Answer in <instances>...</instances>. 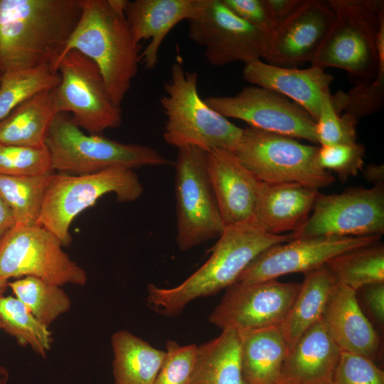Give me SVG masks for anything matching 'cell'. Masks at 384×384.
I'll return each instance as SVG.
<instances>
[{"label": "cell", "mask_w": 384, "mask_h": 384, "mask_svg": "<svg viewBox=\"0 0 384 384\" xmlns=\"http://www.w3.org/2000/svg\"><path fill=\"white\" fill-rule=\"evenodd\" d=\"M82 13V0H0V73L55 70Z\"/></svg>", "instance_id": "obj_1"}, {"label": "cell", "mask_w": 384, "mask_h": 384, "mask_svg": "<svg viewBox=\"0 0 384 384\" xmlns=\"http://www.w3.org/2000/svg\"><path fill=\"white\" fill-rule=\"evenodd\" d=\"M289 240L290 233L270 234L253 220L227 225L201 267L174 287L149 284L146 302L158 314L178 315L196 299L215 294L230 287L261 252Z\"/></svg>", "instance_id": "obj_2"}, {"label": "cell", "mask_w": 384, "mask_h": 384, "mask_svg": "<svg viewBox=\"0 0 384 384\" xmlns=\"http://www.w3.org/2000/svg\"><path fill=\"white\" fill-rule=\"evenodd\" d=\"M70 50L96 64L112 102L120 107L141 61L126 14L115 11L108 0H82L81 16L62 56Z\"/></svg>", "instance_id": "obj_3"}, {"label": "cell", "mask_w": 384, "mask_h": 384, "mask_svg": "<svg viewBox=\"0 0 384 384\" xmlns=\"http://www.w3.org/2000/svg\"><path fill=\"white\" fill-rule=\"evenodd\" d=\"M198 75L186 70L181 60L173 63L164 85L160 103L166 116L163 137L170 146L198 147L206 152H233L243 129L210 107L198 90Z\"/></svg>", "instance_id": "obj_4"}, {"label": "cell", "mask_w": 384, "mask_h": 384, "mask_svg": "<svg viewBox=\"0 0 384 384\" xmlns=\"http://www.w3.org/2000/svg\"><path fill=\"white\" fill-rule=\"evenodd\" d=\"M334 13L331 28L311 65L336 68L358 82L376 76L378 35L384 15L382 0H329Z\"/></svg>", "instance_id": "obj_5"}, {"label": "cell", "mask_w": 384, "mask_h": 384, "mask_svg": "<svg viewBox=\"0 0 384 384\" xmlns=\"http://www.w3.org/2000/svg\"><path fill=\"white\" fill-rule=\"evenodd\" d=\"M46 146L53 170L73 175L90 174L111 168L134 170L174 164L151 146L122 143L102 134H86L68 113L56 115Z\"/></svg>", "instance_id": "obj_6"}, {"label": "cell", "mask_w": 384, "mask_h": 384, "mask_svg": "<svg viewBox=\"0 0 384 384\" xmlns=\"http://www.w3.org/2000/svg\"><path fill=\"white\" fill-rule=\"evenodd\" d=\"M143 192L138 176L128 169L111 168L82 175L53 173L37 225L53 233L63 247L68 246L72 222L97 199L113 193L117 201L131 203Z\"/></svg>", "instance_id": "obj_7"}, {"label": "cell", "mask_w": 384, "mask_h": 384, "mask_svg": "<svg viewBox=\"0 0 384 384\" xmlns=\"http://www.w3.org/2000/svg\"><path fill=\"white\" fill-rule=\"evenodd\" d=\"M318 150L293 137L248 127L233 153L263 183H297L319 190L335 178L319 166Z\"/></svg>", "instance_id": "obj_8"}, {"label": "cell", "mask_w": 384, "mask_h": 384, "mask_svg": "<svg viewBox=\"0 0 384 384\" xmlns=\"http://www.w3.org/2000/svg\"><path fill=\"white\" fill-rule=\"evenodd\" d=\"M59 240L38 225H14L0 239V295L9 279L35 277L58 286H83L85 271L62 249Z\"/></svg>", "instance_id": "obj_9"}, {"label": "cell", "mask_w": 384, "mask_h": 384, "mask_svg": "<svg viewBox=\"0 0 384 384\" xmlns=\"http://www.w3.org/2000/svg\"><path fill=\"white\" fill-rule=\"evenodd\" d=\"M174 165L176 244L187 251L218 238L225 225L208 178L206 152L191 146L178 148Z\"/></svg>", "instance_id": "obj_10"}, {"label": "cell", "mask_w": 384, "mask_h": 384, "mask_svg": "<svg viewBox=\"0 0 384 384\" xmlns=\"http://www.w3.org/2000/svg\"><path fill=\"white\" fill-rule=\"evenodd\" d=\"M56 70L60 82L55 88V97L59 113L70 112L80 129L92 134H101L122 124V110L112 102L92 60L70 50L58 60Z\"/></svg>", "instance_id": "obj_11"}, {"label": "cell", "mask_w": 384, "mask_h": 384, "mask_svg": "<svg viewBox=\"0 0 384 384\" xmlns=\"http://www.w3.org/2000/svg\"><path fill=\"white\" fill-rule=\"evenodd\" d=\"M188 23L189 38L205 48V57L213 66L245 65L267 53L270 34L241 18L223 0H207Z\"/></svg>", "instance_id": "obj_12"}, {"label": "cell", "mask_w": 384, "mask_h": 384, "mask_svg": "<svg viewBox=\"0 0 384 384\" xmlns=\"http://www.w3.org/2000/svg\"><path fill=\"white\" fill-rule=\"evenodd\" d=\"M384 185L358 187L341 193H319L305 223L290 233V240L320 236L382 235Z\"/></svg>", "instance_id": "obj_13"}, {"label": "cell", "mask_w": 384, "mask_h": 384, "mask_svg": "<svg viewBox=\"0 0 384 384\" xmlns=\"http://www.w3.org/2000/svg\"><path fill=\"white\" fill-rule=\"evenodd\" d=\"M204 100L226 118L240 119L250 127L318 145L314 119L299 105L273 90L251 85L233 96H211Z\"/></svg>", "instance_id": "obj_14"}, {"label": "cell", "mask_w": 384, "mask_h": 384, "mask_svg": "<svg viewBox=\"0 0 384 384\" xmlns=\"http://www.w3.org/2000/svg\"><path fill=\"white\" fill-rule=\"evenodd\" d=\"M301 283L277 279L242 284L227 288L209 321L221 330L238 332L280 325L290 309Z\"/></svg>", "instance_id": "obj_15"}, {"label": "cell", "mask_w": 384, "mask_h": 384, "mask_svg": "<svg viewBox=\"0 0 384 384\" xmlns=\"http://www.w3.org/2000/svg\"><path fill=\"white\" fill-rule=\"evenodd\" d=\"M380 235L320 236L292 239L272 245L257 255L236 282L249 284L322 267L343 252L380 242Z\"/></svg>", "instance_id": "obj_16"}, {"label": "cell", "mask_w": 384, "mask_h": 384, "mask_svg": "<svg viewBox=\"0 0 384 384\" xmlns=\"http://www.w3.org/2000/svg\"><path fill=\"white\" fill-rule=\"evenodd\" d=\"M334 19L327 1L301 0L270 34L266 63L297 68L311 62Z\"/></svg>", "instance_id": "obj_17"}, {"label": "cell", "mask_w": 384, "mask_h": 384, "mask_svg": "<svg viewBox=\"0 0 384 384\" xmlns=\"http://www.w3.org/2000/svg\"><path fill=\"white\" fill-rule=\"evenodd\" d=\"M206 166L225 226L253 220L263 182L228 151L206 152Z\"/></svg>", "instance_id": "obj_18"}, {"label": "cell", "mask_w": 384, "mask_h": 384, "mask_svg": "<svg viewBox=\"0 0 384 384\" xmlns=\"http://www.w3.org/2000/svg\"><path fill=\"white\" fill-rule=\"evenodd\" d=\"M243 79L253 85L273 90L295 102L316 122L324 96L334 80L324 69L311 65L299 69L277 66L259 60L245 65Z\"/></svg>", "instance_id": "obj_19"}, {"label": "cell", "mask_w": 384, "mask_h": 384, "mask_svg": "<svg viewBox=\"0 0 384 384\" xmlns=\"http://www.w3.org/2000/svg\"><path fill=\"white\" fill-rule=\"evenodd\" d=\"M207 0H134L129 1L126 18L137 43L150 40L141 52V60L147 69L158 62L160 46L178 23L198 14Z\"/></svg>", "instance_id": "obj_20"}, {"label": "cell", "mask_w": 384, "mask_h": 384, "mask_svg": "<svg viewBox=\"0 0 384 384\" xmlns=\"http://www.w3.org/2000/svg\"><path fill=\"white\" fill-rule=\"evenodd\" d=\"M356 291L338 282L328 299L321 320L341 351L373 359L380 348V338L361 310Z\"/></svg>", "instance_id": "obj_21"}, {"label": "cell", "mask_w": 384, "mask_h": 384, "mask_svg": "<svg viewBox=\"0 0 384 384\" xmlns=\"http://www.w3.org/2000/svg\"><path fill=\"white\" fill-rule=\"evenodd\" d=\"M341 353L321 319L288 351L279 381L286 384H330Z\"/></svg>", "instance_id": "obj_22"}, {"label": "cell", "mask_w": 384, "mask_h": 384, "mask_svg": "<svg viewBox=\"0 0 384 384\" xmlns=\"http://www.w3.org/2000/svg\"><path fill=\"white\" fill-rule=\"evenodd\" d=\"M319 193L297 183H263L253 220L272 235L292 233L307 220Z\"/></svg>", "instance_id": "obj_23"}, {"label": "cell", "mask_w": 384, "mask_h": 384, "mask_svg": "<svg viewBox=\"0 0 384 384\" xmlns=\"http://www.w3.org/2000/svg\"><path fill=\"white\" fill-rule=\"evenodd\" d=\"M238 334L244 383L274 384L279 382L282 364L288 352L280 325L240 331Z\"/></svg>", "instance_id": "obj_24"}, {"label": "cell", "mask_w": 384, "mask_h": 384, "mask_svg": "<svg viewBox=\"0 0 384 384\" xmlns=\"http://www.w3.org/2000/svg\"><path fill=\"white\" fill-rule=\"evenodd\" d=\"M55 88L29 97L0 121V142L6 144L43 147L50 127L59 114Z\"/></svg>", "instance_id": "obj_25"}, {"label": "cell", "mask_w": 384, "mask_h": 384, "mask_svg": "<svg viewBox=\"0 0 384 384\" xmlns=\"http://www.w3.org/2000/svg\"><path fill=\"white\" fill-rule=\"evenodd\" d=\"M336 282L326 265L304 273L298 294L280 324L288 351L321 319Z\"/></svg>", "instance_id": "obj_26"}, {"label": "cell", "mask_w": 384, "mask_h": 384, "mask_svg": "<svg viewBox=\"0 0 384 384\" xmlns=\"http://www.w3.org/2000/svg\"><path fill=\"white\" fill-rule=\"evenodd\" d=\"M189 384H245L237 331L223 329L216 338L197 346Z\"/></svg>", "instance_id": "obj_27"}, {"label": "cell", "mask_w": 384, "mask_h": 384, "mask_svg": "<svg viewBox=\"0 0 384 384\" xmlns=\"http://www.w3.org/2000/svg\"><path fill=\"white\" fill-rule=\"evenodd\" d=\"M114 384H154L166 356L125 329L111 336Z\"/></svg>", "instance_id": "obj_28"}, {"label": "cell", "mask_w": 384, "mask_h": 384, "mask_svg": "<svg viewBox=\"0 0 384 384\" xmlns=\"http://www.w3.org/2000/svg\"><path fill=\"white\" fill-rule=\"evenodd\" d=\"M326 266L336 281L356 292L384 283V246L380 242L338 255Z\"/></svg>", "instance_id": "obj_29"}, {"label": "cell", "mask_w": 384, "mask_h": 384, "mask_svg": "<svg viewBox=\"0 0 384 384\" xmlns=\"http://www.w3.org/2000/svg\"><path fill=\"white\" fill-rule=\"evenodd\" d=\"M53 173L38 176L0 174V196L10 209L15 225H37Z\"/></svg>", "instance_id": "obj_30"}, {"label": "cell", "mask_w": 384, "mask_h": 384, "mask_svg": "<svg viewBox=\"0 0 384 384\" xmlns=\"http://www.w3.org/2000/svg\"><path fill=\"white\" fill-rule=\"evenodd\" d=\"M7 286L32 314L48 327L71 307V300L60 286L40 278L23 277L9 282Z\"/></svg>", "instance_id": "obj_31"}, {"label": "cell", "mask_w": 384, "mask_h": 384, "mask_svg": "<svg viewBox=\"0 0 384 384\" xmlns=\"http://www.w3.org/2000/svg\"><path fill=\"white\" fill-rule=\"evenodd\" d=\"M0 321L1 329L19 344L29 345L36 353L46 357L53 343L51 332L16 297L0 295Z\"/></svg>", "instance_id": "obj_32"}, {"label": "cell", "mask_w": 384, "mask_h": 384, "mask_svg": "<svg viewBox=\"0 0 384 384\" xmlns=\"http://www.w3.org/2000/svg\"><path fill=\"white\" fill-rule=\"evenodd\" d=\"M59 82L58 71L50 65L3 74L0 83V121L29 97L56 87Z\"/></svg>", "instance_id": "obj_33"}, {"label": "cell", "mask_w": 384, "mask_h": 384, "mask_svg": "<svg viewBox=\"0 0 384 384\" xmlns=\"http://www.w3.org/2000/svg\"><path fill=\"white\" fill-rule=\"evenodd\" d=\"M344 101L337 92L326 93L322 100L319 113L315 122L318 145H330L356 142V126L358 119L343 113Z\"/></svg>", "instance_id": "obj_34"}, {"label": "cell", "mask_w": 384, "mask_h": 384, "mask_svg": "<svg viewBox=\"0 0 384 384\" xmlns=\"http://www.w3.org/2000/svg\"><path fill=\"white\" fill-rule=\"evenodd\" d=\"M378 71L375 78L356 82L346 93L344 113L356 119L375 113L384 103V33L378 36Z\"/></svg>", "instance_id": "obj_35"}, {"label": "cell", "mask_w": 384, "mask_h": 384, "mask_svg": "<svg viewBox=\"0 0 384 384\" xmlns=\"http://www.w3.org/2000/svg\"><path fill=\"white\" fill-rule=\"evenodd\" d=\"M53 171L46 146L36 148L0 142V174L38 176Z\"/></svg>", "instance_id": "obj_36"}, {"label": "cell", "mask_w": 384, "mask_h": 384, "mask_svg": "<svg viewBox=\"0 0 384 384\" xmlns=\"http://www.w3.org/2000/svg\"><path fill=\"white\" fill-rule=\"evenodd\" d=\"M365 147L358 142L319 146L317 161L321 168L336 174L341 181L356 176L364 168Z\"/></svg>", "instance_id": "obj_37"}, {"label": "cell", "mask_w": 384, "mask_h": 384, "mask_svg": "<svg viewBox=\"0 0 384 384\" xmlns=\"http://www.w3.org/2000/svg\"><path fill=\"white\" fill-rule=\"evenodd\" d=\"M166 348V356L154 384H189L197 346H181L176 341L168 340Z\"/></svg>", "instance_id": "obj_38"}, {"label": "cell", "mask_w": 384, "mask_h": 384, "mask_svg": "<svg viewBox=\"0 0 384 384\" xmlns=\"http://www.w3.org/2000/svg\"><path fill=\"white\" fill-rule=\"evenodd\" d=\"M330 384H384V373L370 358L341 351Z\"/></svg>", "instance_id": "obj_39"}, {"label": "cell", "mask_w": 384, "mask_h": 384, "mask_svg": "<svg viewBox=\"0 0 384 384\" xmlns=\"http://www.w3.org/2000/svg\"><path fill=\"white\" fill-rule=\"evenodd\" d=\"M235 14L252 26L270 34L278 21L267 0H223Z\"/></svg>", "instance_id": "obj_40"}, {"label": "cell", "mask_w": 384, "mask_h": 384, "mask_svg": "<svg viewBox=\"0 0 384 384\" xmlns=\"http://www.w3.org/2000/svg\"><path fill=\"white\" fill-rule=\"evenodd\" d=\"M363 288V299L366 306L373 319L380 326H383L384 283L371 284Z\"/></svg>", "instance_id": "obj_41"}, {"label": "cell", "mask_w": 384, "mask_h": 384, "mask_svg": "<svg viewBox=\"0 0 384 384\" xmlns=\"http://www.w3.org/2000/svg\"><path fill=\"white\" fill-rule=\"evenodd\" d=\"M301 0H267L278 23L291 14Z\"/></svg>", "instance_id": "obj_42"}, {"label": "cell", "mask_w": 384, "mask_h": 384, "mask_svg": "<svg viewBox=\"0 0 384 384\" xmlns=\"http://www.w3.org/2000/svg\"><path fill=\"white\" fill-rule=\"evenodd\" d=\"M365 178L373 186L384 185L383 164H368L362 171Z\"/></svg>", "instance_id": "obj_43"}, {"label": "cell", "mask_w": 384, "mask_h": 384, "mask_svg": "<svg viewBox=\"0 0 384 384\" xmlns=\"http://www.w3.org/2000/svg\"><path fill=\"white\" fill-rule=\"evenodd\" d=\"M14 225L12 213L0 196V239Z\"/></svg>", "instance_id": "obj_44"}, {"label": "cell", "mask_w": 384, "mask_h": 384, "mask_svg": "<svg viewBox=\"0 0 384 384\" xmlns=\"http://www.w3.org/2000/svg\"><path fill=\"white\" fill-rule=\"evenodd\" d=\"M9 379V372L7 369L0 366V384H6Z\"/></svg>", "instance_id": "obj_45"}, {"label": "cell", "mask_w": 384, "mask_h": 384, "mask_svg": "<svg viewBox=\"0 0 384 384\" xmlns=\"http://www.w3.org/2000/svg\"><path fill=\"white\" fill-rule=\"evenodd\" d=\"M274 384H286V383H282V382H281V381H279V382H277V383H274Z\"/></svg>", "instance_id": "obj_46"}, {"label": "cell", "mask_w": 384, "mask_h": 384, "mask_svg": "<svg viewBox=\"0 0 384 384\" xmlns=\"http://www.w3.org/2000/svg\"><path fill=\"white\" fill-rule=\"evenodd\" d=\"M1 76H2V74L0 73V83H1Z\"/></svg>", "instance_id": "obj_47"}, {"label": "cell", "mask_w": 384, "mask_h": 384, "mask_svg": "<svg viewBox=\"0 0 384 384\" xmlns=\"http://www.w3.org/2000/svg\"><path fill=\"white\" fill-rule=\"evenodd\" d=\"M0 329H1V321H0Z\"/></svg>", "instance_id": "obj_48"}]
</instances>
